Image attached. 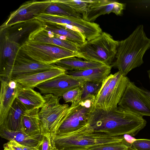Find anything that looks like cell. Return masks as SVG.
Segmentation results:
<instances>
[{
    "label": "cell",
    "mask_w": 150,
    "mask_h": 150,
    "mask_svg": "<svg viewBox=\"0 0 150 150\" xmlns=\"http://www.w3.org/2000/svg\"><path fill=\"white\" fill-rule=\"evenodd\" d=\"M146 124L143 117L119 106L108 111L94 106L88 121L94 131L116 136H135Z\"/></svg>",
    "instance_id": "6da1fadb"
},
{
    "label": "cell",
    "mask_w": 150,
    "mask_h": 150,
    "mask_svg": "<svg viewBox=\"0 0 150 150\" xmlns=\"http://www.w3.org/2000/svg\"><path fill=\"white\" fill-rule=\"evenodd\" d=\"M150 48V39L147 37L143 25H139L127 38L119 41L116 59L111 66L127 76L143 63L144 55Z\"/></svg>",
    "instance_id": "7a4b0ae2"
},
{
    "label": "cell",
    "mask_w": 150,
    "mask_h": 150,
    "mask_svg": "<svg viewBox=\"0 0 150 150\" xmlns=\"http://www.w3.org/2000/svg\"><path fill=\"white\" fill-rule=\"evenodd\" d=\"M125 140L123 136H116L96 132L88 124L73 132L54 136L58 150H87L94 146L112 144Z\"/></svg>",
    "instance_id": "3957f363"
},
{
    "label": "cell",
    "mask_w": 150,
    "mask_h": 150,
    "mask_svg": "<svg viewBox=\"0 0 150 150\" xmlns=\"http://www.w3.org/2000/svg\"><path fill=\"white\" fill-rule=\"evenodd\" d=\"M119 41L109 34L102 32L98 37L79 47L77 57L111 66L116 57Z\"/></svg>",
    "instance_id": "277c9868"
},
{
    "label": "cell",
    "mask_w": 150,
    "mask_h": 150,
    "mask_svg": "<svg viewBox=\"0 0 150 150\" xmlns=\"http://www.w3.org/2000/svg\"><path fill=\"white\" fill-rule=\"evenodd\" d=\"M130 81L119 71L110 74L101 83L95 97V107L106 111L117 108Z\"/></svg>",
    "instance_id": "5b68a950"
},
{
    "label": "cell",
    "mask_w": 150,
    "mask_h": 150,
    "mask_svg": "<svg viewBox=\"0 0 150 150\" xmlns=\"http://www.w3.org/2000/svg\"><path fill=\"white\" fill-rule=\"evenodd\" d=\"M43 96L45 102L38 113L42 134L55 136L66 116L69 106L67 104H61L60 98L53 94H45Z\"/></svg>",
    "instance_id": "8992f818"
},
{
    "label": "cell",
    "mask_w": 150,
    "mask_h": 150,
    "mask_svg": "<svg viewBox=\"0 0 150 150\" xmlns=\"http://www.w3.org/2000/svg\"><path fill=\"white\" fill-rule=\"evenodd\" d=\"M20 51L29 58L38 62L54 64L66 58L76 57L77 52L58 46L37 43L27 40L21 45Z\"/></svg>",
    "instance_id": "52a82bcc"
},
{
    "label": "cell",
    "mask_w": 150,
    "mask_h": 150,
    "mask_svg": "<svg viewBox=\"0 0 150 150\" xmlns=\"http://www.w3.org/2000/svg\"><path fill=\"white\" fill-rule=\"evenodd\" d=\"M23 28L9 31L8 28L0 29V76L10 77L16 57L21 45L19 41L26 34Z\"/></svg>",
    "instance_id": "ba28073f"
},
{
    "label": "cell",
    "mask_w": 150,
    "mask_h": 150,
    "mask_svg": "<svg viewBox=\"0 0 150 150\" xmlns=\"http://www.w3.org/2000/svg\"><path fill=\"white\" fill-rule=\"evenodd\" d=\"M95 97L91 96L71 104L55 135L71 133L88 124L90 116L94 107Z\"/></svg>",
    "instance_id": "9c48e42d"
},
{
    "label": "cell",
    "mask_w": 150,
    "mask_h": 150,
    "mask_svg": "<svg viewBox=\"0 0 150 150\" xmlns=\"http://www.w3.org/2000/svg\"><path fill=\"white\" fill-rule=\"evenodd\" d=\"M118 105L139 116H150V99L130 81Z\"/></svg>",
    "instance_id": "30bf717a"
},
{
    "label": "cell",
    "mask_w": 150,
    "mask_h": 150,
    "mask_svg": "<svg viewBox=\"0 0 150 150\" xmlns=\"http://www.w3.org/2000/svg\"><path fill=\"white\" fill-rule=\"evenodd\" d=\"M42 20L46 23L66 25L77 29L87 41L96 38L103 32L98 24L87 21L82 18L45 13Z\"/></svg>",
    "instance_id": "8fae6325"
},
{
    "label": "cell",
    "mask_w": 150,
    "mask_h": 150,
    "mask_svg": "<svg viewBox=\"0 0 150 150\" xmlns=\"http://www.w3.org/2000/svg\"><path fill=\"white\" fill-rule=\"evenodd\" d=\"M53 2V0L26 1L10 13L0 28L10 27L16 24L34 19L35 16L44 13L46 8Z\"/></svg>",
    "instance_id": "7c38bea8"
},
{
    "label": "cell",
    "mask_w": 150,
    "mask_h": 150,
    "mask_svg": "<svg viewBox=\"0 0 150 150\" xmlns=\"http://www.w3.org/2000/svg\"><path fill=\"white\" fill-rule=\"evenodd\" d=\"M83 82L66 73L42 83L36 87L42 94H52L59 97L69 90L81 87Z\"/></svg>",
    "instance_id": "4fadbf2b"
},
{
    "label": "cell",
    "mask_w": 150,
    "mask_h": 150,
    "mask_svg": "<svg viewBox=\"0 0 150 150\" xmlns=\"http://www.w3.org/2000/svg\"><path fill=\"white\" fill-rule=\"evenodd\" d=\"M126 4L110 0H91L85 11L82 14V18L90 22H93L102 15L111 13L121 15Z\"/></svg>",
    "instance_id": "5bb4252c"
},
{
    "label": "cell",
    "mask_w": 150,
    "mask_h": 150,
    "mask_svg": "<svg viewBox=\"0 0 150 150\" xmlns=\"http://www.w3.org/2000/svg\"><path fill=\"white\" fill-rule=\"evenodd\" d=\"M0 125L3 122L22 86L13 79L0 77Z\"/></svg>",
    "instance_id": "9a60e30c"
},
{
    "label": "cell",
    "mask_w": 150,
    "mask_h": 150,
    "mask_svg": "<svg viewBox=\"0 0 150 150\" xmlns=\"http://www.w3.org/2000/svg\"><path fill=\"white\" fill-rule=\"evenodd\" d=\"M54 64L42 63L30 59L20 51L18 53L11 70L10 77L29 74L57 67Z\"/></svg>",
    "instance_id": "2e32d148"
},
{
    "label": "cell",
    "mask_w": 150,
    "mask_h": 150,
    "mask_svg": "<svg viewBox=\"0 0 150 150\" xmlns=\"http://www.w3.org/2000/svg\"><path fill=\"white\" fill-rule=\"evenodd\" d=\"M42 25L30 33L28 40L34 42L56 45L77 52L79 46L67 40L61 39L59 36L46 31Z\"/></svg>",
    "instance_id": "e0dca14e"
},
{
    "label": "cell",
    "mask_w": 150,
    "mask_h": 150,
    "mask_svg": "<svg viewBox=\"0 0 150 150\" xmlns=\"http://www.w3.org/2000/svg\"><path fill=\"white\" fill-rule=\"evenodd\" d=\"M66 72L64 69L58 67L52 69L12 78L18 83L23 88L33 89L42 83L66 73Z\"/></svg>",
    "instance_id": "ac0fdd59"
},
{
    "label": "cell",
    "mask_w": 150,
    "mask_h": 150,
    "mask_svg": "<svg viewBox=\"0 0 150 150\" xmlns=\"http://www.w3.org/2000/svg\"><path fill=\"white\" fill-rule=\"evenodd\" d=\"M42 26L46 31L63 37L79 47L82 45L86 41L84 36L79 31L67 25L43 23Z\"/></svg>",
    "instance_id": "d6986e66"
},
{
    "label": "cell",
    "mask_w": 150,
    "mask_h": 150,
    "mask_svg": "<svg viewBox=\"0 0 150 150\" xmlns=\"http://www.w3.org/2000/svg\"><path fill=\"white\" fill-rule=\"evenodd\" d=\"M111 66H101L81 71H67L66 73L80 80L101 83L110 74Z\"/></svg>",
    "instance_id": "ffe728a7"
},
{
    "label": "cell",
    "mask_w": 150,
    "mask_h": 150,
    "mask_svg": "<svg viewBox=\"0 0 150 150\" xmlns=\"http://www.w3.org/2000/svg\"><path fill=\"white\" fill-rule=\"evenodd\" d=\"M39 109L26 110L22 118L21 131L29 136L41 140L42 134L38 117Z\"/></svg>",
    "instance_id": "44dd1931"
},
{
    "label": "cell",
    "mask_w": 150,
    "mask_h": 150,
    "mask_svg": "<svg viewBox=\"0 0 150 150\" xmlns=\"http://www.w3.org/2000/svg\"><path fill=\"white\" fill-rule=\"evenodd\" d=\"M26 111L24 106L16 99L0 127L12 131H21L22 118Z\"/></svg>",
    "instance_id": "7402d4cb"
},
{
    "label": "cell",
    "mask_w": 150,
    "mask_h": 150,
    "mask_svg": "<svg viewBox=\"0 0 150 150\" xmlns=\"http://www.w3.org/2000/svg\"><path fill=\"white\" fill-rule=\"evenodd\" d=\"M16 99L26 110L41 108L45 100L40 93L29 88H22L19 91Z\"/></svg>",
    "instance_id": "603a6c76"
},
{
    "label": "cell",
    "mask_w": 150,
    "mask_h": 150,
    "mask_svg": "<svg viewBox=\"0 0 150 150\" xmlns=\"http://www.w3.org/2000/svg\"><path fill=\"white\" fill-rule=\"evenodd\" d=\"M76 57L64 59L54 64L57 66L64 69L66 71H83L104 65L99 63L83 60Z\"/></svg>",
    "instance_id": "cb8c5ba5"
},
{
    "label": "cell",
    "mask_w": 150,
    "mask_h": 150,
    "mask_svg": "<svg viewBox=\"0 0 150 150\" xmlns=\"http://www.w3.org/2000/svg\"><path fill=\"white\" fill-rule=\"evenodd\" d=\"M0 136L9 141L13 140L23 145L33 147H37L42 139L32 137L21 131H12L1 127Z\"/></svg>",
    "instance_id": "d4e9b609"
},
{
    "label": "cell",
    "mask_w": 150,
    "mask_h": 150,
    "mask_svg": "<svg viewBox=\"0 0 150 150\" xmlns=\"http://www.w3.org/2000/svg\"><path fill=\"white\" fill-rule=\"evenodd\" d=\"M58 2L76 12L83 14L91 0H57Z\"/></svg>",
    "instance_id": "484cf974"
},
{
    "label": "cell",
    "mask_w": 150,
    "mask_h": 150,
    "mask_svg": "<svg viewBox=\"0 0 150 150\" xmlns=\"http://www.w3.org/2000/svg\"><path fill=\"white\" fill-rule=\"evenodd\" d=\"M131 143L125 140L110 144L98 145L88 148L87 150H129Z\"/></svg>",
    "instance_id": "4316f807"
},
{
    "label": "cell",
    "mask_w": 150,
    "mask_h": 150,
    "mask_svg": "<svg viewBox=\"0 0 150 150\" xmlns=\"http://www.w3.org/2000/svg\"><path fill=\"white\" fill-rule=\"evenodd\" d=\"M101 83L84 81L81 86L82 94L81 99H84L89 97L96 96L100 88Z\"/></svg>",
    "instance_id": "83f0119b"
},
{
    "label": "cell",
    "mask_w": 150,
    "mask_h": 150,
    "mask_svg": "<svg viewBox=\"0 0 150 150\" xmlns=\"http://www.w3.org/2000/svg\"><path fill=\"white\" fill-rule=\"evenodd\" d=\"M53 2L46 9L44 13L50 14H55L67 16L75 17L82 18L81 14H76L70 12L58 6Z\"/></svg>",
    "instance_id": "f1b7e54d"
},
{
    "label": "cell",
    "mask_w": 150,
    "mask_h": 150,
    "mask_svg": "<svg viewBox=\"0 0 150 150\" xmlns=\"http://www.w3.org/2000/svg\"><path fill=\"white\" fill-rule=\"evenodd\" d=\"M82 94L81 87H79L67 91L62 97L65 103L73 104L81 100Z\"/></svg>",
    "instance_id": "f546056e"
},
{
    "label": "cell",
    "mask_w": 150,
    "mask_h": 150,
    "mask_svg": "<svg viewBox=\"0 0 150 150\" xmlns=\"http://www.w3.org/2000/svg\"><path fill=\"white\" fill-rule=\"evenodd\" d=\"M37 148L38 150H58L54 141V136L50 134L43 135Z\"/></svg>",
    "instance_id": "4dcf8cb0"
},
{
    "label": "cell",
    "mask_w": 150,
    "mask_h": 150,
    "mask_svg": "<svg viewBox=\"0 0 150 150\" xmlns=\"http://www.w3.org/2000/svg\"><path fill=\"white\" fill-rule=\"evenodd\" d=\"M129 150H150V139H138L131 143Z\"/></svg>",
    "instance_id": "1f68e13d"
},
{
    "label": "cell",
    "mask_w": 150,
    "mask_h": 150,
    "mask_svg": "<svg viewBox=\"0 0 150 150\" xmlns=\"http://www.w3.org/2000/svg\"><path fill=\"white\" fill-rule=\"evenodd\" d=\"M4 150H38L37 147H33L23 145L11 140L3 145Z\"/></svg>",
    "instance_id": "d6a6232c"
},
{
    "label": "cell",
    "mask_w": 150,
    "mask_h": 150,
    "mask_svg": "<svg viewBox=\"0 0 150 150\" xmlns=\"http://www.w3.org/2000/svg\"><path fill=\"white\" fill-rule=\"evenodd\" d=\"M141 90L150 99V91L144 88H140Z\"/></svg>",
    "instance_id": "836d02e7"
},
{
    "label": "cell",
    "mask_w": 150,
    "mask_h": 150,
    "mask_svg": "<svg viewBox=\"0 0 150 150\" xmlns=\"http://www.w3.org/2000/svg\"><path fill=\"white\" fill-rule=\"evenodd\" d=\"M147 73L150 81V69L147 71Z\"/></svg>",
    "instance_id": "e575fe53"
}]
</instances>
